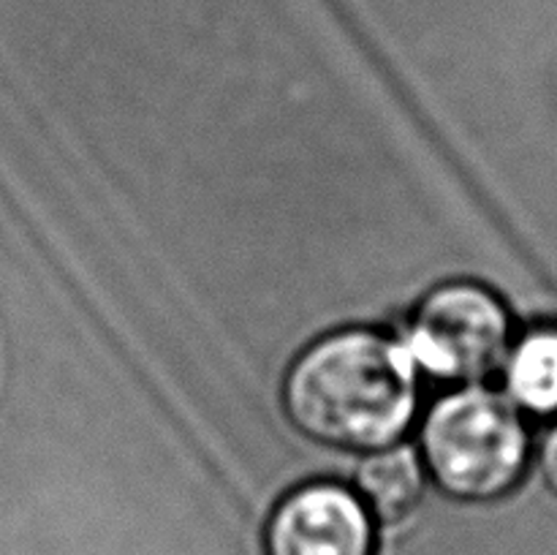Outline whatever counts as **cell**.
<instances>
[{
  "label": "cell",
  "mask_w": 557,
  "mask_h": 555,
  "mask_svg": "<svg viewBox=\"0 0 557 555\" xmlns=\"http://www.w3.org/2000/svg\"><path fill=\"white\" fill-rule=\"evenodd\" d=\"M419 455L435 488L455 501L487 504L520 484L531 460V433L504 392L462 384L424 414Z\"/></svg>",
  "instance_id": "cell-2"
},
{
  "label": "cell",
  "mask_w": 557,
  "mask_h": 555,
  "mask_svg": "<svg viewBox=\"0 0 557 555\" xmlns=\"http://www.w3.org/2000/svg\"><path fill=\"white\" fill-rule=\"evenodd\" d=\"M539 468H542L544 482L557 495V422L547 430L542 446H539Z\"/></svg>",
  "instance_id": "cell-7"
},
{
  "label": "cell",
  "mask_w": 557,
  "mask_h": 555,
  "mask_svg": "<svg viewBox=\"0 0 557 555\" xmlns=\"http://www.w3.org/2000/svg\"><path fill=\"white\" fill-rule=\"evenodd\" d=\"M424 462L411 446L389 444L368 452L357 471V495L370 515L384 522L403 520L424 495Z\"/></svg>",
  "instance_id": "cell-5"
},
{
  "label": "cell",
  "mask_w": 557,
  "mask_h": 555,
  "mask_svg": "<svg viewBox=\"0 0 557 555\" xmlns=\"http://www.w3.org/2000/svg\"><path fill=\"white\" fill-rule=\"evenodd\" d=\"M504 379L506 395L520 411L557 417V324H539L511 341Z\"/></svg>",
  "instance_id": "cell-6"
},
{
  "label": "cell",
  "mask_w": 557,
  "mask_h": 555,
  "mask_svg": "<svg viewBox=\"0 0 557 555\" xmlns=\"http://www.w3.org/2000/svg\"><path fill=\"white\" fill-rule=\"evenodd\" d=\"M286 414L299 433L337 449L397 444L419 411V370L400 341L341 330L310 343L288 368Z\"/></svg>",
  "instance_id": "cell-1"
},
{
  "label": "cell",
  "mask_w": 557,
  "mask_h": 555,
  "mask_svg": "<svg viewBox=\"0 0 557 555\" xmlns=\"http://www.w3.org/2000/svg\"><path fill=\"white\" fill-rule=\"evenodd\" d=\"M511 341L504 299L482 283L451 281L419 299L403 346L424 375L462 386L498 370Z\"/></svg>",
  "instance_id": "cell-3"
},
{
  "label": "cell",
  "mask_w": 557,
  "mask_h": 555,
  "mask_svg": "<svg viewBox=\"0 0 557 555\" xmlns=\"http://www.w3.org/2000/svg\"><path fill=\"white\" fill-rule=\"evenodd\" d=\"M375 517L357 490L310 482L272 509L264 528L267 555H375Z\"/></svg>",
  "instance_id": "cell-4"
}]
</instances>
